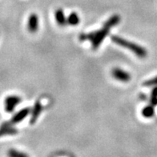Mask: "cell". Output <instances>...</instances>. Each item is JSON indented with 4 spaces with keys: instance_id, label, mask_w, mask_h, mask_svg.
<instances>
[{
    "instance_id": "cell-8",
    "label": "cell",
    "mask_w": 157,
    "mask_h": 157,
    "mask_svg": "<svg viewBox=\"0 0 157 157\" xmlns=\"http://www.w3.org/2000/svg\"><path fill=\"white\" fill-rule=\"evenodd\" d=\"M18 133V129L12 127V125H6L2 124L0 127V137L4 136H12Z\"/></svg>"
},
{
    "instance_id": "cell-4",
    "label": "cell",
    "mask_w": 157,
    "mask_h": 157,
    "mask_svg": "<svg viewBox=\"0 0 157 157\" xmlns=\"http://www.w3.org/2000/svg\"><path fill=\"white\" fill-rule=\"evenodd\" d=\"M31 109L30 108H24L23 109H21L20 111L15 113L14 116H12L11 120L10 121H7V122L3 123L4 124H6V125H14V124H16L18 123L21 122L24 120L25 118L27 117L29 114H31Z\"/></svg>"
},
{
    "instance_id": "cell-9",
    "label": "cell",
    "mask_w": 157,
    "mask_h": 157,
    "mask_svg": "<svg viewBox=\"0 0 157 157\" xmlns=\"http://www.w3.org/2000/svg\"><path fill=\"white\" fill-rule=\"evenodd\" d=\"M120 19H120V16L119 15H113V16L110 17L109 19L106 21L105 23H103V27L111 29L112 27H115V26H116V25L120 23Z\"/></svg>"
},
{
    "instance_id": "cell-6",
    "label": "cell",
    "mask_w": 157,
    "mask_h": 157,
    "mask_svg": "<svg viewBox=\"0 0 157 157\" xmlns=\"http://www.w3.org/2000/svg\"><path fill=\"white\" fill-rule=\"evenodd\" d=\"M28 31L31 33H35L39 30V17L36 14H31L28 19L27 23Z\"/></svg>"
},
{
    "instance_id": "cell-3",
    "label": "cell",
    "mask_w": 157,
    "mask_h": 157,
    "mask_svg": "<svg viewBox=\"0 0 157 157\" xmlns=\"http://www.w3.org/2000/svg\"><path fill=\"white\" fill-rule=\"evenodd\" d=\"M22 101V99L19 97V95H9L6 97L4 102L5 110L7 113H11L15 111L16 107L19 105Z\"/></svg>"
},
{
    "instance_id": "cell-2",
    "label": "cell",
    "mask_w": 157,
    "mask_h": 157,
    "mask_svg": "<svg viewBox=\"0 0 157 157\" xmlns=\"http://www.w3.org/2000/svg\"><path fill=\"white\" fill-rule=\"evenodd\" d=\"M112 42L114 44H117V45L122 47V48H127L131 52H132L136 56H138L139 58H145L147 56V50L145 49L144 47L139 45L137 44H135L133 42H130L127 40V39L121 38L118 35H112Z\"/></svg>"
},
{
    "instance_id": "cell-11",
    "label": "cell",
    "mask_w": 157,
    "mask_h": 157,
    "mask_svg": "<svg viewBox=\"0 0 157 157\" xmlns=\"http://www.w3.org/2000/svg\"><path fill=\"white\" fill-rule=\"evenodd\" d=\"M67 24L71 26H77L80 22V18L76 12H72L67 16Z\"/></svg>"
},
{
    "instance_id": "cell-12",
    "label": "cell",
    "mask_w": 157,
    "mask_h": 157,
    "mask_svg": "<svg viewBox=\"0 0 157 157\" xmlns=\"http://www.w3.org/2000/svg\"><path fill=\"white\" fill-rule=\"evenodd\" d=\"M155 114V109H154V106L150 104L142 109V116L145 118H151L154 116Z\"/></svg>"
},
{
    "instance_id": "cell-15",
    "label": "cell",
    "mask_w": 157,
    "mask_h": 157,
    "mask_svg": "<svg viewBox=\"0 0 157 157\" xmlns=\"http://www.w3.org/2000/svg\"><path fill=\"white\" fill-rule=\"evenodd\" d=\"M151 95V96H155V97H157V86H155V87L152 89Z\"/></svg>"
},
{
    "instance_id": "cell-7",
    "label": "cell",
    "mask_w": 157,
    "mask_h": 157,
    "mask_svg": "<svg viewBox=\"0 0 157 157\" xmlns=\"http://www.w3.org/2000/svg\"><path fill=\"white\" fill-rule=\"evenodd\" d=\"M43 111V105H42L41 102L38 100V101L35 102V105H34L33 109L31 110V124H33L36 122V120H37L38 117L39 116L40 113Z\"/></svg>"
},
{
    "instance_id": "cell-5",
    "label": "cell",
    "mask_w": 157,
    "mask_h": 157,
    "mask_svg": "<svg viewBox=\"0 0 157 157\" xmlns=\"http://www.w3.org/2000/svg\"><path fill=\"white\" fill-rule=\"evenodd\" d=\"M112 75L118 81H120L123 83H128L132 78L131 75L128 71L121 68H119V67H115L112 70Z\"/></svg>"
},
{
    "instance_id": "cell-13",
    "label": "cell",
    "mask_w": 157,
    "mask_h": 157,
    "mask_svg": "<svg viewBox=\"0 0 157 157\" xmlns=\"http://www.w3.org/2000/svg\"><path fill=\"white\" fill-rule=\"evenodd\" d=\"M143 85L146 87H155L157 86V76L154 77L152 78H150V79H147L143 83Z\"/></svg>"
},
{
    "instance_id": "cell-10",
    "label": "cell",
    "mask_w": 157,
    "mask_h": 157,
    "mask_svg": "<svg viewBox=\"0 0 157 157\" xmlns=\"http://www.w3.org/2000/svg\"><path fill=\"white\" fill-rule=\"evenodd\" d=\"M56 20L59 26H65V25L67 23V17L65 16V14H64L63 9H58V10L56 11Z\"/></svg>"
},
{
    "instance_id": "cell-14",
    "label": "cell",
    "mask_w": 157,
    "mask_h": 157,
    "mask_svg": "<svg viewBox=\"0 0 157 157\" xmlns=\"http://www.w3.org/2000/svg\"><path fill=\"white\" fill-rule=\"evenodd\" d=\"M8 155L11 157H26L27 155L23 152L15 150V149H10L8 151Z\"/></svg>"
},
{
    "instance_id": "cell-1",
    "label": "cell",
    "mask_w": 157,
    "mask_h": 157,
    "mask_svg": "<svg viewBox=\"0 0 157 157\" xmlns=\"http://www.w3.org/2000/svg\"><path fill=\"white\" fill-rule=\"evenodd\" d=\"M109 28H106V27H103L101 29L92 31V32H90V33L81 34L78 39H80L81 41L89 40V41L91 42L92 49L96 50L99 48V46L101 45L104 39L109 34Z\"/></svg>"
}]
</instances>
